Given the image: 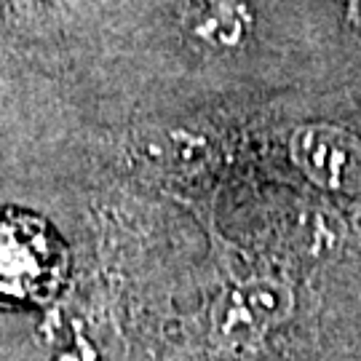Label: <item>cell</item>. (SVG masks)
I'll list each match as a JSON object with an SVG mask.
<instances>
[{
  "mask_svg": "<svg viewBox=\"0 0 361 361\" xmlns=\"http://www.w3.org/2000/svg\"><path fill=\"white\" fill-rule=\"evenodd\" d=\"M292 310V297L279 286H244L225 295L212 316L214 340L233 356H255L271 345Z\"/></svg>",
  "mask_w": 361,
  "mask_h": 361,
  "instance_id": "cell-1",
  "label": "cell"
},
{
  "mask_svg": "<svg viewBox=\"0 0 361 361\" xmlns=\"http://www.w3.org/2000/svg\"><path fill=\"white\" fill-rule=\"evenodd\" d=\"M255 22L246 0H195L188 27L190 35L209 49H233L249 35Z\"/></svg>",
  "mask_w": 361,
  "mask_h": 361,
  "instance_id": "cell-2",
  "label": "cell"
},
{
  "mask_svg": "<svg viewBox=\"0 0 361 361\" xmlns=\"http://www.w3.org/2000/svg\"><path fill=\"white\" fill-rule=\"evenodd\" d=\"M51 257L46 244H32V238L19 228H0V289L27 292L38 284Z\"/></svg>",
  "mask_w": 361,
  "mask_h": 361,
  "instance_id": "cell-3",
  "label": "cell"
},
{
  "mask_svg": "<svg viewBox=\"0 0 361 361\" xmlns=\"http://www.w3.org/2000/svg\"><path fill=\"white\" fill-rule=\"evenodd\" d=\"M297 161L313 180L340 185L350 166V150L332 131H305L295 145Z\"/></svg>",
  "mask_w": 361,
  "mask_h": 361,
  "instance_id": "cell-4",
  "label": "cell"
},
{
  "mask_svg": "<svg viewBox=\"0 0 361 361\" xmlns=\"http://www.w3.org/2000/svg\"><path fill=\"white\" fill-rule=\"evenodd\" d=\"M348 348H350L348 350V353H350V361H361V329L353 337H350Z\"/></svg>",
  "mask_w": 361,
  "mask_h": 361,
  "instance_id": "cell-5",
  "label": "cell"
},
{
  "mask_svg": "<svg viewBox=\"0 0 361 361\" xmlns=\"http://www.w3.org/2000/svg\"><path fill=\"white\" fill-rule=\"evenodd\" d=\"M350 8L356 11V16L361 19V0H350Z\"/></svg>",
  "mask_w": 361,
  "mask_h": 361,
  "instance_id": "cell-6",
  "label": "cell"
}]
</instances>
